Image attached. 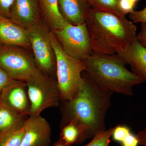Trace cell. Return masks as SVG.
I'll return each instance as SVG.
<instances>
[{"label":"cell","instance_id":"obj_1","mask_svg":"<svg viewBox=\"0 0 146 146\" xmlns=\"http://www.w3.org/2000/svg\"><path fill=\"white\" fill-rule=\"evenodd\" d=\"M82 76L84 84L78 95L72 100L60 102L62 104L60 127L75 120L86 129L87 140L106 130V117L111 106L113 92L94 85L84 72Z\"/></svg>","mask_w":146,"mask_h":146},{"label":"cell","instance_id":"obj_2","mask_svg":"<svg viewBox=\"0 0 146 146\" xmlns=\"http://www.w3.org/2000/svg\"><path fill=\"white\" fill-rule=\"evenodd\" d=\"M85 23L94 52L116 54L136 39L137 27L125 16L91 7Z\"/></svg>","mask_w":146,"mask_h":146},{"label":"cell","instance_id":"obj_3","mask_svg":"<svg viewBox=\"0 0 146 146\" xmlns=\"http://www.w3.org/2000/svg\"><path fill=\"white\" fill-rule=\"evenodd\" d=\"M84 62L85 74L94 85L104 90L126 96L133 95V88L144 82L126 68V63L117 54L93 52Z\"/></svg>","mask_w":146,"mask_h":146},{"label":"cell","instance_id":"obj_4","mask_svg":"<svg viewBox=\"0 0 146 146\" xmlns=\"http://www.w3.org/2000/svg\"><path fill=\"white\" fill-rule=\"evenodd\" d=\"M50 38L56 59V80L60 102L72 100L83 87L84 81L82 73L86 70V65L84 61L67 54L52 31Z\"/></svg>","mask_w":146,"mask_h":146},{"label":"cell","instance_id":"obj_5","mask_svg":"<svg viewBox=\"0 0 146 146\" xmlns=\"http://www.w3.org/2000/svg\"><path fill=\"white\" fill-rule=\"evenodd\" d=\"M0 67L13 79L25 82L48 76L37 66L33 54L17 46L3 45L0 49Z\"/></svg>","mask_w":146,"mask_h":146},{"label":"cell","instance_id":"obj_6","mask_svg":"<svg viewBox=\"0 0 146 146\" xmlns=\"http://www.w3.org/2000/svg\"><path fill=\"white\" fill-rule=\"evenodd\" d=\"M27 30L37 66L46 75L56 79V59L51 43V31L43 21Z\"/></svg>","mask_w":146,"mask_h":146},{"label":"cell","instance_id":"obj_7","mask_svg":"<svg viewBox=\"0 0 146 146\" xmlns=\"http://www.w3.org/2000/svg\"><path fill=\"white\" fill-rule=\"evenodd\" d=\"M25 82L31 106L29 116L40 115L44 110L59 106L60 95L56 79L47 76Z\"/></svg>","mask_w":146,"mask_h":146},{"label":"cell","instance_id":"obj_8","mask_svg":"<svg viewBox=\"0 0 146 146\" xmlns=\"http://www.w3.org/2000/svg\"><path fill=\"white\" fill-rule=\"evenodd\" d=\"M52 32L64 51L74 58L84 61L94 52L85 23L76 25L68 23Z\"/></svg>","mask_w":146,"mask_h":146},{"label":"cell","instance_id":"obj_9","mask_svg":"<svg viewBox=\"0 0 146 146\" xmlns=\"http://www.w3.org/2000/svg\"><path fill=\"white\" fill-rule=\"evenodd\" d=\"M23 128L24 136L19 146H49L51 143L50 126L40 115L29 116Z\"/></svg>","mask_w":146,"mask_h":146},{"label":"cell","instance_id":"obj_10","mask_svg":"<svg viewBox=\"0 0 146 146\" xmlns=\"http://www.w3.org/2000/svg\"><path fill=\"white\" fill-rule=\"evenodd\" d=\"M0 102L23 115L29 116L31 102L25 82L15 80L3 90Z\"/></svg>","mask_w":146,"mask_h":146},{"label":"cell","instance_id":"obj_11","mask_svg":"<svg viewBox=\"0 0 146 146\" xmlns=\"http://www.w3.org/2000/svg\"><path fill=\"white\" fill-rule=\"evenodd\" d=\"M9 19L26 30L42 21L38 0H14Z\"/></svg>","mask_w":146,"mask_h":146},{"label":"cell","instance_id":"obj_12","mask_svg":"<svg viewBox=\"0 0 146 146\" xmlns=\"http://www.w3.org/2000/svg\"><path fill=\"white\" fill-rule=\"evenodd\" d=\"M0 42L3 45L31 48L27 31L9 18L0 15Z\"/></svg>","mask_w":146,"mask_h":146},{"label":"cell","instance_id":"obj_13","mask_svg":"<svg viewBox=\"0 0 146 146\" xmlns=\"http://www.w3.org/2000/svg\"><path fill=\"white\" fill-rule=\"evenodd\" d=\"M117 54L130 66L134 74L146 82V48L136 39Z\"/></svg>","mask_w":146,"mask_h":146},{"label":"cell","instance_id":"obj_14","mask_svg":"<svg viewBox=\"0 0 146 146\" xmlns=\"http://www.w3.org/2000/svg\"><path fill=\"white\" fill-rule=\"evenodd\" d=\"M59 11L63 18L71 25L85 23L91 7L86 0H58Z\"/></svg>","mask_w":146,"mask_h":146},{"label":"cell","instance_id":"obj_15","mask_svg":"<svg viewBox=\"0 0 146 146\" xmlns=\"http://www.w3.org/2000/svg\"><path fill=\"white\" fill-rule=\"evenodd\" d=\"M42 21L51 31L63 29L69 23L60 14L58 0H38Z\"/></svg>","mask_w":146,"mask_h":146},{"label":"cell","instance_id":"obj_16","mask_svg":"<svg viewBox=\"0 0 146 146\" xmlns=\"http://www.w3.org/2000/svg\"><path fill=\"white\" fill-rule=\"evenodd\" d=\"M28 117L11 109L0 102V133L22 128Z\"/></svg>","mask_w":146,"mask_h":146},{"label":"cell","instance_id":"obj_17","mask_svg":"<svg viewBox=\"0 0 146 146\" xmlns=\"http://www.w3.org/2000/svg\"><path fill=\"white\" fill-rule=\"evenodd\" d=\"M59 138L68 146L82 143L86 141V129L76 120L72 119L60 127Z\"/></svg>","mask_w":146,"mask_h":146},{"label":"cell","instance_id":"obj_18","mask_svg":"<svg viewBox=\"0 0 146 146\" xmlns=\"http://www.w3.org/2000/svg\"><path fill=\"white\" fill-rule=\"evenodd\" d=\"M112 137L114 141L121 143L123 146H138L139 144L136 136L126 126L117 125L113 128Z\"/></svg>","mask_w":146,"mask_h":146},{"label":"cell","instance_id":"obj_19","mask_svg":"<svg viewBox=\"0 0 146 146\" xmlns=\"http://www.w3.org/2000/svg\"><path fill=\"white\" fill-rule=\"evenodd\" d=\"M24 134L23 127L18 130L0 133V146H19Z\"/></svg>","mask_w":146,"mask_h":146},{"label":"cell","instance_id":"obj_20","mask_svg":"<svg viewBox=\"0 0 146 146\" xmlns=\"http://www.w3.org/2000/svg\"><path fill=\"white\" fill-rule=\"evenodd\" d=\"M120 0H95L90 5L91 8L96 10L110 12L124 16L119 8Z\"/></svg>","mask_w":146,"mask_h":146},{"label":"cell","instance_id":"obj_21","mask_svg":"<svg viewBox=\"0 0 146 146\" xmlns=\"http://www.w3.org/2000/svg\"><path fill=\"white\" fill-rule=\"evenodd\" d=\"M113 128H110L103 132L98 133L92 138V140L88 144L82 146H109Z\"/></svg>","mask_w":146,"mask_h":146},{"label":"cell","instance_id":"obj_22","mask_svg":"<svg viewBox=\"0 0 146 146\" xmlns=\"http://www.w3.org/2000/svg\"><path fill=\"white\" fill-rule=\"evenodd\" d=\"M129 18L133 23H146V5L142 10L139 11L133 10L129 13Z\"/></svg>","mask_w":146,"mask_h":146},{"label":"cell","instance_id":"obj_23","mask_svg":"<svg viewBox=\"0 0 146 146\" xmlns=\"http://www.w3.org/2000/svg\"><path fill=\"white\" fill-rule=\"evenodd\" d=\"M14 0H0V15L10 18L11 10Z\"/></svg>","mask_w":146,"mask_h":146},{"label":"cell","instance_id":"obj_24","mask_svg":"<svg viewBox=\"0 0 146 146\" xmlns=\"http://www.w3.org/2000/svg\"><path fill=\"white\" fill-rule=\"evenodd\" d=\"M15 80L0 67V96L3 90Z\"/></svg>","mask_w":146,"mask_h":146},{"label":"cell","instance_id":"obj_25","mask_svg":"<svg viewBox=\"0 0 146 146\" xmlns=\"http://www.w3.org/2000/svg\"><path fill=\"white\" fill-rule=\"evenodd\" d=\"M136 3L130 0H120L119 6L120 11L123 15L125 16L128 13H130L133 11V8Z\"/></svg>","mask_w":146,"mask_h":146},{"label":"cell","instance_id":"obj_26","mask_svg":"<svg viewBox=\"0 0 146 146\" xmlns=\"http://www.w3.org/2000/svg\"><path fill=\"white\" fill-rule=\"evenodd\" d=\"M136 39L146 48V23H141V30L137 34Z\"/></svg>","mask_w":146,"mask_h":146},{"label":"cell","instance_id":"obj_27","mask_svg":"<svg viewBox=\"0 0 146 146\" xmlns=\"http://www.w3.org/2000/svg\"><path fill=\"white\" fill-rule=\"evenodd\" d=\"M136 136L139 145L146 146V128L138 132Z\"/></svg>","mask_w":146,"mask_h":146},{"label":"cell","instance_id":"obj_28","mask_svg":"<svg viewBox=\"0 0 146 146\" xmlns=\"http://www.w3.org/2000/svg\"><path fill=\"white\" fill-rule=\"evenodd\" d=\"M52 146H68L65 142L59 138L55 143H54Z\"/></svg>","mask_w":146,"mask_h":146},{"label":"cell","instance_id":"obj_29","mask_svg":"<svg viewBox=\"0 0 146 146\" xmlns=\"http://www.w3.org/2000/svg\"><path fill=\"white\" fill-rule=\"evenodd\" d=\"M86 1H87L89 3V4H90V5H91V4L92 3L94 2V1H95V0H86Z\"/></svg>","mask_w":146,"mask_h":146},{"label":"cell","instance_id":"obj_30","mask_svg":"<svg viewBox=\"0 0 146 146\" xmlns=\"http://www.w3.org/2000/svg\"><path fill=\"white\" fill-rule=\"evenodd\" d=\"M131 1L133 2V3H136L138 1H139V0H130Z\"/></svg>","mask_w":146,"mask_h":146},{"label":"cell","instance_id":"obj_31","mask_svg":"<svg viewBox=\"0 0 146 146\" xmlns=\"http://www.w3.org/2000/svg\"><path fill=\"white\" fill-rule=\"evenodd\" d=\"M3 45V44L1 42H0V49H1V48L2 47Z\"/></svg>","mask_w":146,"mask_h":146}]
</instances>
